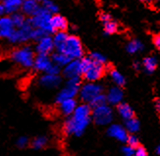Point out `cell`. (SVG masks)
<instances>
[{
  "instance_id": "13",
  "label": "cell",
  "mask_w": 160,
  "mask_h": 156,
  "mask_svg": "<svg viewBox=\"0 0 160 156\" xmlns=\"http://www.w3.org/2000/svg\"><path fill=\"white\" fill-rule=\"evenodd\" d=\"M52 60L49 55H43V54H37L36 59H34L33 68L39 72L47 73V71L52 66Z\"/></svg>"
},
{
  "instance_id": "5",
  "label": "cell",
  "mask_w": 160,
  "mask_h": 156,
  "mask_svg": "<svg viewBox=\"0 0 160 156\" xmlns=\"http://www.w3.org/2000/svg\"><path fill=\"white\" fill-rule=\"evenodd\" d=\"M81 88L82 86H81L80 78L68 79L64 88L59 91V93L56 96V102L59 104L63 100H66V99L75 98L76 95H78L80 93Z\"/></svg>"
},
{
  "instance_id": "9",
  "label": "cell",
  "mask_w": 160,
  "mask_h": 156,
  "mask_svg": "<svg viewBox=\"0 0 160 156\" xmlns=\"http://www.w3.org/2000/svg\"><path fill=\"white\" fill-rule=\"evenodd\" d=\"M15 31L16 27L13 23L11 16L6 15L0 18V39L8 41Z\"/></svg>"
},
{
  "instance_id": "35",
  "label": "cell",
  "mask_w": 160,
  "mask_h": 156,
  "mask_svg": "<svg viewBox=\"0 0 160 156\" xmlns=\"http://www.w3.org/2000/svg\"><path fill=\"white\" fill-rule=\"evenodd\" d=\"M80 61H81L82 72V75H83L88 70V68L92 66V64L93 62H92V59H90V57H82V58L80 59Z\"/></svg>"
},
{
  "instance_id": "11",
  "label": "cell",
  "mask_w": 160,
  "mask_h": 156,
  "mask_svg": "<svg viewBox=\"0 0 160 156\" xmlns=\"http://www.w3.org/2000/svg\"><path fill=\"white\" fill-rule=\"evenodd\" d=\"M54 49L55 46L53 42V38H51L50 35H47V37L37 42V45L34 47V51L37 52V54L49 55Z\"/></svg>"
},
{
  "instance_id": "40",
  "label": "cell",
  "mask_w": 160,
  "mask_h": 156,
  "mask_svg": "<svg viewBox=\"0 0 160 156\" xmlns=\"http://www.w3.org/2000/svg\"><path fill=\"white\" fill-rule=\"evenodd\" d=\"M134 156H148V152L142 146H138L135 150Z\"/></svg>"
},
{
  "instance_id": "12",
  "label": "cell",
  "mask_w": 160,
  "mask_h": 156,
  "mask_svg": "<svg viewBox=\"0 0 160 156\" xmlns=\"http://www.w3.org/2000/svg\"><path fill=\"white\" fill-rule=\"evenodd\" d=\"M63 75L67 79H72V78H80L82 75V67H81V61L78 60H72L67 66L63 69Z\"/></svg>"
},
{
  "instance_id": "1",
  "label": "cell",
  "mask_w": 160,
  "mask_h": 156,
  "mask_svg": "<svg viewBox=\"0 0 160 156\" xmlns=\"http://www.w3.org/2000/svg\"><path fill=\"white\" fill-rule=\"evenodd\" d=\"M92 113V108L87 103L78 105L71 117L64 123V133L68 136H82L89 124Z\"/></svg>"
},
{
  "instance_id": "44",
  "label": "cell",
  "mask_w": 160,
  "mask_h": 156,
  "mask_svg": "<svg viewBox=\"0 0 160 156\" xmlns=\"http://www.w3.org/2000/svg\"><path fill=\"white\" fill-rule=\"evenodd\" d=\"M142 2L145 3V4H150L152 2H154V0H141Z\"/></svg>"
},
{
  "instance_id": "34",
  "label": "cell",
  "mask_w": 160,
  "mask_h": 156,
  "mask_svg": "<svg viewBox=\"0 0 160 156\" xmlns=\"http://www.w3.org/2000/svg\"><path fill=\"white\" fill-rule=\"evenodd\" d=\"M90 59L92 60V62L94 63H97V64H101V65H104L106 62V58H105V56L102 55L101 53L99 52H93L90 54Z\"/></svg>"
},
{
  "instance_id": "24",
  "label": "cell",
  "mask_w": 160,
  "mask_h": 156,
  "mask_svg": "<svg viewBox=\"0 0 160 156\" xmlns=\"http://www.w3.org/2000/svg\"><path fill=\"white\" fill-rule=\"evenodd\" d=\"M157 66V60L153 56H148V57L144 58L142 61V67L145 70L147 73H152L154 72Z\"/></svg>"
},
{
  "instance_id": "32",
  "label": "cell",
  "mask_w": 160,
  "mask_h": 156,
  "mask_svg": "<svg viewBox=\"0 0 160 156\" xmlns=\"http://www.w3.org/2000/svg\"><path fill=\"white\" fill-rule=\"evenodd\" d=\"M48 34L45 31L41 30V29H33L32 32V35H31V40H33V41H39L40 39H42L43 38L47 37Z\"/></svg>"
},
{
  "instance_id": "49",
  "label": "cell",
  "mask_w": 160,
  "mask_h": 156,
  "mask_svg": "<svg viewBox=\"0 0 160 156\" xmlns=\"http://www.w3.org/2000/svg\"><path fill=\"white\" fill-rule=\"evenodd\" d=\"M0 1H2V2H3V1H4V0H0Z\"/></svg>"
},
{
  "instance_id": "27",
  "label": "cell",
  "mask_w": 160,
  "mask_h": 156,
  "mask_svg": "<svg viewBox=\"0 0 160 156\" xmlns=\"http://www.w3.org/2000/svg\"><path fill=\"white\" fill-rule=\"evenodd\" d=\"M118 29H119V26H118L117 22H115V21H114L113 19L103 24V31H104V33L107 34V35L116 33L118 32Z\"/></svg>"
},
{
  "instance_id": "4",
  "label": "cell",
  "mask_w": 160,
  "mask_h": 156,
  "mask_svg": "<svg viewBox=\"0 0 160 156\" xmlns=\"http://www.w3.org/2000/svg\"><path fill=\"white\" fill-rule=\"evenodd\" d=\"M61 52L66 54L72 60H78L82 58L83 47L81 39L77 35H69Z\"/></svg>"
},
{
  "instance_id": "47",
  "label": "cell",
  "mask_w": 160,
  "mask_h": 156,
  "mask_svg": "<svg viewBox=\"0 0 160 156\" xmlns=\"http://www.w3.org/2000/svg\"><path fill=\"white\" fill-rule=\"evenodd\" d=\"M154 2H155V3H157V4L160 6V0H154Z\"/></svg>"
},
{
  "instance_id": "31",
  "label": "cell",
  "mask_w": 160,
  "mask_h": 156,
  "mask_svg": "<svg viewBox=\"0 0 160 156\" xmlns=\"http://www.w3.org/2000/svg\"><path fill=\"white\" fill-rule=\"evenodd\" d=\"M47 143V138L45 137H37L34 138L32 140V146L34 148V149H41V148H43Z\"/></svg>"
},
{
  "instance_id": "6",
  "label": "cell",
  "mask_w": 160,
  "mask_h": 156,
  "mask_svg": "<svg viewBox=\"0 0 160 156\" xmlns=\"http://www.w3.org/2000/svg\"><path fill=\"white\" fill-rule=\"evenodd\" d=\"M32 30H33V28L30 23L29 18H28V21H27L24 26L16 29L15 33H13V35L10 38L8 42L10 44H13V45L26 43V42L31 40V35H32Z\"/></svg>"
},
{
  "instance_id": "2",
  "label": "cell",
  "mask_w": 160,
  "mask_h": 156,
  "mask_svg": "<svg viewBox=\"0 0 160 156\" xmlns=\"http://www.w3.org/2000/svg\"><path fill=\"white\" fill-rule=\"evenodd\" d=\"M36 53L30 45H23L13 49L10 53L11 60L16 63L20 67L25 69H30L33 67Z\"/></svg>"
},
{
  "instance_id": "15",
  "label": "cell",
  "mask_w": 160,
  "mask_h": 156,
  "mask_svg": "<svg viewBox=\"0 0 160 156\" xmlns=\"http://www.w3.org/2000/svg\"><path fill=\"white\" fill-rule=\"evenodd\" d=\"M107 133L111 138H113L119 141H126L129 136L126 128H124L123 126L118 125V124L111 125L108 128Z\"/></svg>"
},
{
  "instance_id": "25",
  "label": "cell",
  "mask_w": 160,
  "mask_h": 156,
  "mask_svg": "<svg viewBox=\"0 0 160 156\" xmlns=\"http://www.w3.org/2000/svg\"><path fill=\"white\" fill-rule=\"evenodd\" d=\"M142 49H143V44L142 43V41L138 39H133L129 41L126 46V50L128 51V53L131 54H135L138 51H142Z\"/></svg>"
},
{
  "instance_id": "39",
  "label": "cell",
  "mask_w": 160,
  "mask_h": 156,
  "mask_svg": "<svg viewBox=\"0 0 160 156\" xmlns=\"http://www.w3.org/2000/svg\"><path fill=\"white\" fill-rule=\"evenodd\" d=\"M61 71V68L57 65H55V64L53 63L52 66L50 67V69L47 71V74H52V75H59ZM45 74V73H44Z\"/></svg>"
},
{
  "instance_id": "17",
  "label": "cell",
  "mask_w": 160,
  "mask_h": 156,
  "mask_svg": "<svg viewBox=\"0 0 160 156\" xmlns=\"http://www.w3.org/2000/svg\"><path fill=\"white\" fill-rule=\"evenodd\" d=\"M51 26L54 33L66 32V30L68 29V21L65 17L60 15V14H56V15H52Z\"/></svg>"
},
{
  "instance_id": "29",
  "label": "cell",
  "mask_w": 160,
  "mask_h": 156,
  "mask_svg": "<svg viewBox=\"0 0 160 156\" xmlns=\"http://www.w3.org/2000/svg\"><path fill=\"white\" fill-rule=\"evenodd\" d=\"M110 76H111V79H112L113 83L116 84V86L122 87L125 84V82H126V80H125V77L119 72V71L112 70L110 72Z\"/></svg>"
},
{
  "instance_id": "46",
  "label": "cell",
  "mask_w": 160,
  "mask_h": 156,
  "mask_svg": "<svg viewBox=\"0 0 160 156\" xmlns=\"http://www.w3.org/2000/svg\"><path fill=\"white\" fill-rule=\"evenodd\" d=\"M156 153L160 156V144L158 145V147H157V149H156Z\"/></svg>"
},
{
  "instance_id": "7",
  "label": "cell",
  "mask_w": 160,
  "mask_h": 156,
  "mask_svg": "<svg viewBox=\"0 0 160 156\" xmlns=\"http://www.w3.org/2000/svg\"><path fill=\"white\" fill-rule=\"evenodd\" d=\"M92 115L95 124L99 126L109 125L113 120V111L108 105H103L93 108Z\"/></svg>"
},
{
  "instance_id": "48",
  "label": "cell",
  "mask_w": 160,
  "mask_h": 156,
  "mask_svg": "<svg viewBox=\"0 0 160 156\" xmlns=\"http://www.w3.org/2000/svg\"><path fill=\"white\" fill-rule=\"evenodd\" d=\"M36 1H38V2H39V3H42V2L45 1V0H36Z\"/></svg>"
},
{
  "instance_id": "38",
  "label": "cell",
  "mask_w": 160,
  "mask_h": 156,
  "mask_svg": "<svg viewBox=\"0 0 160 156\" xmlns=\"http://www.w3.org/2000/svg\"><path fill=\"white\" fill-rule=\"evenodd\" d=\"M135 150H136V148L132 147V146H130L128 144L123 147V153H124L125 156H134L135 155Z\"/></svg>"
},
{
  "instance_id": "45",
  "label": "cell",
  "mask_w": 160,
  "mask_h": 156,
  "mask_svg": "<svg viewBox=\"0 0 160 156\" xmlns=\"http://www.w3.org/2000/svg\"><path fill=\"white\" fill-rule=\"evenodd\" d=\"M156 108H157L158 111H160V101H158V102L156 103Z\"/></svg>"
},
{
  "instance_id": "21",
  "label": "cell",
  "mask_w": 160,
  "mask_h": 156,
  "mask_svg": "<svg viewBox=\"0 0 160 156\" xmlns=\"http://www.w3.org/2000/svg\"><path fill=\"white\" fill-rule=\"evenodd\" d=\"M68 37H69V34L66 32H56L54 33L53 42H54V46L57 52L62 51V49H63L66 41L68 39Z\"/></svg>"
},
{
  "instance_id": "30",
  "label": "cell",
  "mask_w": 160,
  "mask_h": 156,
  "mask_svg": "<svg viewBox=\"0 0 160 156\" xmlns=\"http://www.w3.org/2000/svg\"><path fill=\"white\" fill-rule=\"evenodd\" d=\"M41 6H42L45 10L49 12L51 15H56L59 12V8L57 4H55L52 0H45L44 2H42V5Z\"/></svg>"
},
{
  "instance_id": "19",
  "label": "cell",
  "mask_w": 160,
  "mask_h": 156,
  "mask_svg": "<svg viewBox=\"0 0 160 156\" xmlns=\"http://www.w3.org/2000/svg\"><path fill=\"white\" fill-rule=\"evenodd\" d=\"M77 102L74 98L71 99H66V100H63L62 102L59 103V107H60V111L62 114H64L66 116H71L74 111L77 108Z\"/></svg>"
},
{
  "instance_id": "33",
  "label": "cell",
  "mask_w": 160,
  "mask_h": 156,
  "mask_svg": "<svg viewBox=\"0 0 160 156\" xmlns=\"http://www.w3.org/2000/svg\"><path fill=\"white\" fill-rule=\"evenodd\" d=\"M106 102H107L106 95L101 93L99 95H97L95 98H93V100L90 102V105H92L93 108H95V107H99V106L106 105Z\"/></svg>"
},
{
  "instance_id": "43",
  "label": "cell",
  "mask_w": 160,
  "mask_h": 156,
  "mask_svg": "<svg viewBox=\"0 0 160 156\" xmlns=\"http://www.w3.org/2000/svg\"><path fill=\"white\" fill-rule=\"evenodd\" d=\"M6 15H7V13H6V10H5V7H4L3 3H0V18L4 17Z\"/></svg>"
},
{
  "instance_id": "41",
  "label": "cell",
  "mask_w": 160,
  "mask_h": 156,
  "mask_svg": "<svg viewBox=\"0 0 160 156\" xmlns=\"http://www.w3.org/2000/svg\"><path fill=\"white\" fill-rule=\"evenodd\" d=\"M99 19L102 22V24H104V23L108 22V21L112 20V17H111L110 14H108V13H101L99 15Z\"/></svg>"
},
{
  "instance_id": "42",
  "label": "cell",
  "mask_w": 160,
  "mask_h": 156,
  "mask_svg": "<svg viewBox=\"0 0 160 156\" xmlns=\"http://www.w3.org/2000/svg\"><path fill=\"white\" fill-rule=\"evenodd\" d=\"M153 44L157 48V50L160 51V33L155 34L153 37Z\"/></svg>"
},
{
  "instance_id": "22",
  "label": "cell",
  "mask_w": 160,
  "mask_h": 156,
  "mask_svg": "<svg viewBox=\"0 0 160 156\" xmlns=\"http://www.w3.org/2000/svg\"><path fill=\"white\" fill-rule=\"evenodd\" d=\"M51 60H52V62L55 64V65L59 66L60 68L67 66L68 64L72 61V59L69 58L66 54L62 53V52H57V51L52 54Z\"/></svg>"
},
{
  "instance_id": "36",
  "label": "cell",
  "mask_w": 160,
  "mask_h": 156,
  "mask_svg": "<svg viewBox=\"0 0 160 156\" xmlns=\"http://www.w3.org/2000/svg\"><path fill=\"white\" fill-rule=\"evenodd\" d=\"M126 143H127L128 145L134 147V148H137L138 146V138L137 136H135V134L132 133V134H129V136H128Z\"/></svg>"
},
{
  "instance_id": "16",
  "label": "cell",
  "mask_w": 160,
  "mask_h": 156,
  "mask_svg": "<svg viewBox=\"0 0 160 156\" xmlns=\"http://www.w3.org/2000/svg\"><path fill=\"white\" fill-rule=\"evenodd\" d=\"M61 78L59 75H52L45 73L39 79V84L45 88H55L60 86Z\"/></svg>"
},
{
  "instance_id": "23",
  "label": "cell",
  "mask_w": 160,
  "mask_h": 156,
  "mask_svg": "<svg viewBox=\"0 0 160 156\" xmlns=\"http://www.w3.org/2000/svg\"><path fill=\"white\" fill-rule=\"evenodd\" d=\"M118 113L125 121L134 118V110L127 103H120L118 105Z\"/></svg>"
},
{
  "instance_id": "10",
  "label": "cell",
  "mask_w": 160,
  "mask_h": 156,
  "mask_svg": "<svg viewBox=\"0 0 160 156\" xmlns=\"http://www.w3.org/2000/svg\"><path fill=\"white\" fill-rule=\"evenodd\" d=\"M104 70H105L104 69V65L93 62L92 66L88 68V70L83 74V77H85V79L88 83H95L103 76Z\"/></svg>"
},
{
  "instance_id": "8",
  "label": "cell",
  "mask_w": 160,
  "mask_h": 156,
  "mask_svg": "<svg viewBox=\"0 0 160 156\" xmlns=\"http://www.w3.org/2000/svg\"><path fill=\"white\" fill-rule=\"evenodd\" d=\"M102 93V87L100 84H97L96 83H88L82 86L80 89V98L82 101L90 103L93 98H95L97 95Z\"/></svg>"
},
{
  "instance_id": "28",
  "label": "cell",
  "mask_w": 160,
  "mask_h": 156,
  "mask_svg": "<svg viewBox=\"0 0 160 156\" xmlns=\"http://www.w3.org/2000/svg\"><path fill=\"white\" fill-rule=\"evenodd\" d=\"M125 126H126L125 128H126L128 133H135L140 130V122H138L135 117L130 120H127Z\"/></svg>"
},
{
  "instance_id": "18",
  "label": "cell",
  "mask_w": 160,
  "mask_h": 156,
  "mask_svg": "<svg viewBox=\"0 0 160 156\" xmlns=\"http://www.w3.org/2000/svg\"><path fill=\"white\" fill-rule=\"evenodd\" d=\"M123 95L124 93L123 90L119 88V87H113L111 88L108 93H107V102H109L110 104L112 105H119L123 99Z\"/></svg>"
},
{
  "instance_id": "26",
  "label": "cell",
  "mask_w": 160,
  "mask_h": 156,
  "mask_svg": "<svg viewBox=\"0 0 160 156\" xmlns=\"http://www.w3.org/2000/svg\"><path fill=\"white\" fill-rule=\"evenodd\" d=\"M10 16H11V19L13 21L14 25H15V27H16V29L24 26L26 24V22L28 21V18L21 11L17 12V13H14V14H12V15H10Z\"/></svg>"
},
{
  "instance_id": "3",
  "label": "cell",
  "mask_w": 160,
  "mask_h": 156,
  "mask_svg": "<svg viewBox=\"0 0 160 156\" xmlns=\"http://www.w3.org/2000/svg\"><path fill=\"white\" fill-rule=\"evenodd\" d=\"M51 14L41 6L40 10L33 17L29 18V21L33 29H41L45 31L48 34H50L54 33L51 26Z\"/></svg>"
},
{
  "instance_id": "37",
  "label": "cell",
  "mask_w": 160,
  "mask_h": 156,
  "mask_svg": "<svg viewBox=\"0 0 160 156\" xmlns=\"http://www.w3.org/2000/svg\"><path fill=\"white\" fill-rule=\"evenodd\" d=\"M17 146L20 147V148H25L29 145L30 143V140L27 137H20L18 139H17Z\"/></svg>"
},
{
  "instance_id": "14",
  "label": "cell",
  "mask_w": 160,
  "mask_h": 156,
  "mask_svg": "<svg viewBox=\"0 0 160 156\" xmlns=\"http://www.w3.org/2000/svg\"><path fill=\"white\" fill-rule=\"evenodd\" d=\"M41 5L36 0H24L21 12H22L27 18H32L40 10Z\"/></svg>"
},
{
  "instance_id": "20",
  "label": "cell",
  "mask_w": 160,
  "mask_h": 156,
  "mask_svg": "<svg viewBox=\"0 0 160 156\" xmlns=\"http://www.w3.org/2000/svg\"><path fill=\"white\" fill-rule=\"evenodd\" d=\"M24 0H4L2 2L7 15H12L14 13H17L21 11V7H22Z\"/></svg>"
}]
</instances>
